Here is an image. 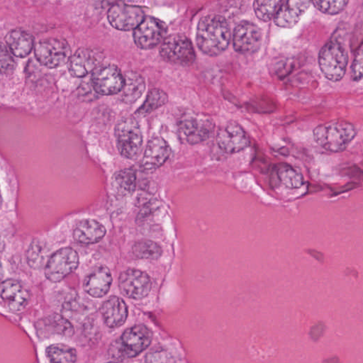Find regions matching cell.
Returning <instances> with one entry per match:
<instances>
[{"label": "cell", "instance_id": "obj_14", "mask_svg": "<svg viewBox=\"0 0 363 363\" xmlns=\"http://www.w3.org/2000/svg\"><path fill=\"white\" fill-rule=\"evenodd\" d=\"M261 39V31L257 25L247 21H241L233 31L234 50L240 54L254 53L259 50Z\"/></svg>", "mask_w": 363, "mask_h": 363}, {"label": "cell", "instance_id": "obj_6", "mask_svg": "<svg viewBox=\"0 0 363 363\" xmlns=\"http://www.w3.org/2000/svg\"><path fill=\"white\" fill-rule=\"evenodd\" d=\"M160 53L167 62L182 66L191 65L196 59L191 42L182 34L165 37L161 43Z\"/></svg>", "mask_w": 363, "mask_h": 363}, {"label": "cell", "instance_id": "obj_15", "mask_svg": "<svg viewBox=\"0 0 363 363\" xmlns=\"http://www.w3.org/2000/svg\"><path fill=\"white\" fill-rule=\"evenodd\" d=\"M145 18L143 11L138 6L117 3L108 11L110 24L117 30H134Z\"/></svg>", "mask_w": 363, "mask_h": 363}, {"label": "cell", "instance_id": "obj_11", "mask_svg": "<svg viewBox=\"0 0 363 363\" xmlns=\"http://www.w3.org/2000/svg\"><path fill=\"white\" fill-rule=\"evenodd\" d=\"M167 30V26L160 19L150 16L145 17L134 29L133 40L140 49H152L164 39Z\"/></svg>", "mask_w": 363, "mask_h": 363}, {"label": "cell", "instance_id": "obj_22", "mask_svg": "<svg viewBox=\"0 0 363 363\" xmlns=\"http://www.w3.org/2000/svg\"><path fill=\"white\" fill-rule=\"evenodd\" d=\"M100 312L106 325L113 328L122 325L125 322L128 307L123 299L112 296L102 303Z\"/></svg>", "mask_w": 363, "mask_h": 363}, {"label": "cell", "instance_id": "obj_25", "mask_svg": "<svg viewBox=\"0 0 363 363\" xmlns=\"http://www.w3.org/2000/svg\"><path fill=\"white\" fill-rule=\"evenodd\" d=\"M136 180V173L133 168L121 169L113 175L111 187L117 196H130L135 190Z\"/></svg>", "mask_w": 363, "mask_h": 363}, {"label": "cell", "instance_id": "obj_28", "mask_svg": "<svg viewBox=\"0 0 363 363\" xmlns=\"http://www.w3.org/2000/svg\"><path fill=\"white\" fill-rule=\"evenodd\" d=\"M167 101L168 96L164 91L159 89H151L142 106L135 111V115L138 117H145L165 104Z\"/></svg>", "mask_w": 363, "mask_h": 363}, {"label": "cell", "instance_id": "obj_34", "mask_svg": "<svg viewBox=\"0 0 363 363\" xmlns=\"http://www.w3.org/2000/svg\"><path fill=\"white\" fill-rule=\"evenodd\" d=\"M16 68V62L8 48L0 43V72L11 74Z\"/></svg>", "mask_w": 363, "mask_h": 363}, {"label": "cell", "instance_id": "obj_36", "mask_svg": "<svg viewBox=\"0 0 363 363\" xmlns=\"http://www.w3.org/2000/svg\"><path fill=\"white\" fill-rule=\"evenodd\" d=\"M168 354L164 352L160 351H154L153 352L149 353L146 356V362H169L170 359H168Z\"/></svg>", "mask_w": 363, "mask_h": 363}, {"label": "cell", "instance_id": "obj_29", "mask_svg": "<svg viewBox=\"0 0 363 363\" xmlns=\"http://www.w3.org/2000/svg\"><path fill=\"white\" fill-rule=\"evenodd\" d=\"M45 354L51 362L71 363L77 359L75 350L62 343L50 345L47 347Z\"/></svg>", "mask_w": 363, "mask_h": 363}, {"label": "cell", "instance_id": "obj_8", "mask_svg": "<svg viewBox=\"0 0 363 363\" xmlns=\"http://www.w3.org/2000/svg\"><path fill=\"white\" fill-rule=\"evenodd\" d=\"M91 83L97 94L113 95L122 90L124 77L116 65L110 63L100 64L93 71Z\"/></svg>", "mask_w": 363, "mask_h": 363}, {"label": "cell", "instance_id": "obj_16", "mask_svg": "<svg viewBox=\"0 0 363 363\" xmlns=\"http://www.w3.org/2000/svg\"><path fill=\"white\" fill-rule=\"evenodd\" d=\"M104 54L97 48H81L70 57L69 73L75 77H84L93 72L102 62Z\"/></svg>", "mask_w": 363, "mask_h": 363}, {"label": "cell", "instance_id": "obj_27", "mask_svg": "<svg viewBox=\"0 0 363 363\" xmlns=\"http://www.w3.org/2000/svg\"><path fill=\"white\" fill-rule=\"evenodd\" d=\"M274 172L278 180L288 188H300L304 184L303 175L287 164H277Z\"/></svg>", "mask_w": 363, "mask_h": 363}, {"label": "cell", "instance_id": "obj_38", "mask_svg": "<svg viewBox=\"0 0 363 363\" xmlns=\"http://www.w3.org/2000/svg\"><path fill=\"white\" fill-rule=\"evenodd\" d=\"M2 277H3V268H2L1 262L0 261V280L2 278Z\"/></svg>", "mask_w": 363, "mask_h": 363}, {"label": "cell", "instance_id": "obj_32", "mask_svg": "<svg viewBox=\"0 0 363 363\" xmlns=\"http://www.w3.org/2000/svg\"><path fill=\"white\" fill-rule=\"evenodd\" d=\"M47 253L48 250L44 243L40 240L33 241L28 250V263L33 268L41 267L45 263Z\"/></svg>", "mask_w": 363, "mask_h": 363}, {"label": "cell", "instance_id": "obj_1", "mask_svg": "<svg viewBox=\"0 0 363 363\" xmlns=\"http://www.w3.org/2000/svg\"><path fill=\"white\" fill-rule=\"evenodd\" d=\"M230 28L226 19L217 14L201 18L196 29V43L204 54L216 57L223 52L229 45Z\"/></svg>", "mask_w": 363, "mask_h": 363}, {"label": "cell", "instance_id": "obj_9", "mask_svg": "<svg viewBox=\"0 0 363 363\" xmlns=\"http://www.w3.org/2000/svg\"><path fill=\"white\" fill-rule=\"evenodd\" d=\"M179 127L186 140L191 145H196L210 138L215 125L211 118L189 112L179 120Z\"/></svg>", "mask_w": 363, "mask_h": 363}, {"label": "cell", "instance_id": "obj_18", "mask_svg": "<svg viewBox=\"0 0 363 363\" xmlns=\"http://www.w3.org/2000/svg\"><path fill=\"white\" fill-rule=\"evenodd\" d=\"M311 0H285L274 16V23L281 28H293L311 6Z\"/></svg>", "mask_w": 363, "mask_h": 363}, {"label": "cell", "instance_id": "obj_33", "mask_svg": "<svg viewBox=\"0 0 363 363\" xmlns=\"http://www.w3.org/2000/svg\"><path fill=\"white\" fill-rule=\"evenodd\" d=\"M311 1L322 13L336 15L345 9L349 0H311Z\"/></svg>", "mask_w": 363, "mask_h": 363}, {"label": "cell", "instance_id": "obj_19", "mask_svg": "<svg viewBox=\"0 0 363 363\" xmlns=\"http://www.w3.org/2000/svg\"><path fill=\"white\" fill-rule=\"evenodd\" d=\"M171 149L168 143L160 137L151 139L145 148L141 167L145 170H155L163 165L169 158Z\"/></svg>", "mask_w": 363, "mask_h": 363}, {"label": "cell", "instance_id": "obj_10", "mask_svg": "<svg viewBox=\"0 0 363 363\" xmlns=\"http://www.w3.org/2000/svg\"><path fill=\"white\" fill-rule=\"evenodd\" d=\"M79 257L71 247H64L53 253L47 261L45 274L52 282L62 280L78 267Z\"/></svg>", "mask_w": 363, "mask_h": 363}, {"label": "cell", "instance_id": "obj_13", "mask_svg": "<svg viewBox=\"0 0 363 363\" xmlns=\"http://www.w3.org/2000/svg\"><path fill=\"white\" fill-rule=\"evenodd\" d=\"M216 142L219 148L227 154H234L250 145V139L244 129L234 121L228 122L217 132Z\"/></svg>", "mask_w": 363, "mask_h": 363}, {"label": "cell", "instance_id": "obj_2", "mask_svg": "<svg viewBox=\"0 0 363 363\" xmlns=\"http://www.w3.org/2000/svg\"><path fill=\"white\" fill-rule=\"evenodd\" d=\"M315 143L332 152L344 151L357 135L354 125L345 121L333 120L315 127L313 130Z\"/></svg>", "mask_w": 363, "mask_h": 363}, {"label": "cell", "instance_id": "obj_23", "mask_svg": "<svg viewBox=\"0 0 363 363\" xmlns=\"http://www.w3.org/2000/svg\"><path fill=\"white\" fill-rule=\"evenodd\" d=\"M106 235L104 226L93 219H84L77 223L73 231L74 240L82 244H94Z\"/></svg>", "mask_w": 363, "mask_h": 363}, {"label": "cell", "instance_id": "obj_17", "mask_svg": "<svg viewBox=\"0 0 363 363\" xmlns=\"http://www.w3.org/2000/svg\"><path fill=\"white\" fill-rule=\"evenodd\" d=\"M30 292L18 281L7 279L0 284V302L13 312L22 311L28 303Z\"/></svg>", "mask_w": 363, "mask_h": 363}, {"label": "cell", "instance_id": "obj_12", "mask_svg": "<svg viewBox=\"0 0 363 363\" xmlns=\"http://www.w3.org/2000/svg\"><path fill=\"white\" fill-rule=\"evenodd\" d=\"M118 286L125 297L140 299L150 293L152 284L150 277L145 272L128 269L120 274Z\"/></svg>", "mask_w": 363, "mask_h": 363}, {"label": "cell", "instance_id": "obj_7", "mask_svg": "<svg viewBox=\"0 0 363 363\" xmlns=\"http://www.w3.org/2000/svg\"><path fill=\"white\" fill-rule=\"evenodd\" d=\"M37 60L48 68L65 65L70 59L71 48L64 40L48 38L39 41L34 48Z\"/></svg>", "mask_w": 363, "mask_h": 363}, {"label": "cell", "instance_id": "obj_4", "mask_svg": "<svg viewBox=\"0 0 363 363\" xmlns=\"http://www.w3.org/2000/svg\"><path fill=\"white\" fill-rule=\"evenodd\" d=\"M348 55L338 40L328 41L320 50L318 64L323 75L332 82L341 80L347 69Z\"/></svg>", "mask_w": 363, "mask_h": 363}, {"label": "cell", "instance_id": "obj_24", "mask_svg": "<svg viewBox=\"0 0 363 363\" xmlns=\"http://www.w3.org/2000/svg\"><path fill=\"white\" fill-rule=\"evenodd\" d=\"M10 52L18 57H25L33 48V38L27 31L16 28L10 30L5 37Z\"/></svg>", "mask_w": 363, "mask_h": 363}, {"label": "cell", "instance_id": "obj_21", "mask_svg": "<svg viewBox=\"0 0 363 363\" xmlns=\"http://www.w3.org/2000/svg\"><path fill=\"white\" fill-rule=\"evenodd\" d=\"M112 283L108 268L104 266L95 267L84 280L83 288L90 296L99 298L106 295Z\"/></svg>", "mask_w": 363, "mask_h": 363}, {"label": "cell", "instance_id": "obj_26", "mask_svg": "<svg viewBox=\"0 0 363 363\" xmlns=\"http://www.w3.org/2000/svg\"><path fill=\"white\" fill-rule=\"evenodd\" d=\"M124 85L121 91V99L125 104H132L143 94L145 83L143 77L135 72H127L123 75Z\"/></svg>", "mask_w": 363, "mask_h": 363}, {"label": "cell", "instance_id": "obj_30", "mask_svg": "<svg viewBox=\"0 0 363 363\" xmlns=\"http://www.w3.org/2000/svg\"><path fill=\"white\" fill-rule=\"evenodd\" d=\"M135 257L139 259H157L162 255L160 246L150 240H140L134 243L132 247Z\"/></svg>", "mask_w": 363, "mask_h": 363}, {"label": "cell", "instance_id": "obj_40", "mask_svg": "<svg viewBox=\"0 0 363 363\" xmlns=\"http://www.w3.org/2000/svg\"><path fill=\"white\" fill-rule=\"evenodd\" d=\"M105 1H108V2H113V1H114L115 0H105Z\"/></svg>", "mask_w": 363, "mask_h": 363}, {"label": "cell", "instance_id": "obj_3", "mask_svg": "<svg viewBox=\"0 0 363 363\" xmlns=\"http://www.w3.org/2000/svg\"><path fill=\"white\" fill-rule=\"evenodd\" d=\"M152 338V333L146 325H134L111 344L108 353L116 359L135 357L147 348Z\"/></svg>", "mask_w": 363, "mask_h": 363}, {"label": "cell", "instance_id": "obj_37", "mask_svg": "<svg viewBox=\"0 0 363 363\" xmlns=\"http://www.w3.org/2000/svg\"><path fill=\"white\" fill-rule=\"evenodd\" d=\"M155 208V203H147L145 206L141 210L140 213H138V218L141 220L143 219L147 215L150 214L152 211H153Z\"/></svg>", "mask_w": 363, "mask_h": 363}, {"label": "cell", "instance_id": "obj_5", "mask_svg": "<svg viewBox=\"0 0 363 363\" xmlns=\"http://www.w3.org/2000/svg\"><path fill=\"white\" fill-rule=\"evenodd\" d=\"M115 135L117 147L121 155L133 159L143 146V135L139 123L133 117L125 118L116 125Z\"/></svg>", "mask_w": 363, "mask_h": 363}, {"label": "cell", "instance_id": "obj_20", "mask_svg": "<svg viewBox=\"0 0 363 363\" xmlns=\"http://www.w3.org/2000/svg\"><path fill=\"white\" fill-rule=\"evenodd\" d=\"M36 330L42 338H48L54 335L69 337L74 333V328L68 320L56 313L39 320L36 323Z\"/></svg>", "mask_w": 363, "mask_h": 363}, {"label": "cell", "instance_id": "obj_39", "mask_svg": "<svg viewBox=\"0 0 363 363\" xmlns=\"http://www.w3.org/2000/svg\"><path fill=\"white\" fill-rule=\"evenodd\" d=\"M1 206V191H0V207Z\"/></svg>", "mask_w": 363, "mask_h": 363}, {"label": "cell", "instance_id": "obj_35", "mask_svg": "<svg viewBox=\"0 0 363 363\" xmlns=\"http://www.w3.org/2000/svg\"><path fill=\"white\" fill-rule=\"evenodd\" d=\"M351 76L354 81L359 82L362 77V51L359 49L351 67Z\"/></svg>", "mask_w": 363, "mask_h": 363}, {"label": "cell", "instance_id": "obj_31", "mask_svg": "<svg viewBox=\"0 0 363 363\" xmlns=\"http://www.w3.org/2000/svg\"><path fill=\"white\" fill-rule=\"evenodd\" d=\"M283 0H254L253 9L261 21H270L275 15Z\"/></svg>", "mask_w": 363, "mask_h": 363}]
</instances>
